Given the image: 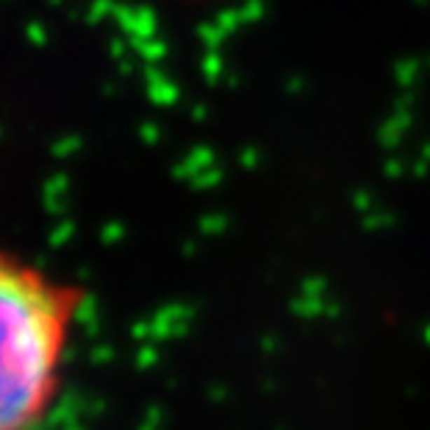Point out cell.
Listing matches in <instances>:
<instances>
[{
  "label": "cell",
  "instance_id": "1",
  "mask_svg": "<svg viewBox=\"0 0 430 430\" xmlns=\"http://www.w3.org/2000/svg\"><path fill=\"white\" fill-rule=\"evenodd\" d=\"M81 284L0 244V430H39L64 394Z\"/></svg>",
  "mask_w": 430,
  "mask_h": 430
}]
</instances>
